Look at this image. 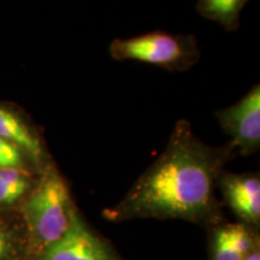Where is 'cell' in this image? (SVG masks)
I'll return each instance as SVG.
<instances>
[{"label":"cell","mask_w":260,"mask_h":260,"mask_svg":"<svg viewBox=\"0 0 260 260\" xmlns=\"http://www.w3.org/2000/svg\"><path fill=\"white\" fill-rule=\"evenodd\" d=\"M236 153L232 142L210 146L180 119L157 160L130 188L107 218L186 219L199 222L216 213L214 182L228 159Z\"/></svg>","instance_id":"6da1fadb"},{"label":"cell","mask_w":260,"mask_h":260,"mask_svg":"<svg viewBox=\"0 0 260 260\" xmlns=\"http://www.w3.org/2000/svg\"><path fill=\"white\" fill-rule=\"evenodd\" d=\"M22 203V214L39 245L46 248L69 229L76 207L71 200L64 178L52 165Z\"/></svg>","instance_id":"7a4b0ae2"},{"label":"cell","mask_w":260,"mask_h":260,"mask_svg":"<svg viewBox=\"0 0 260 260\" xmlns=\"http://www.w3.org/2000/svg\"><path fill=\"white\" fill-rule=\"evenodd\" d=\"M109 53L115 60H135L170 73L189 70L200 59L199 44L194 35L161 30L115 39L110 44Z\"/></svg>","instance_id":"3957f363"},{"label":"cell","mask_w":260,"mask_h":260,"mask_svg":"<svg viewBox=\"0 0 260 260\" xmlns=\"http://www.w3.org/2000/svg\"><path fill=\"white\" fill-rule=\"evenodd\" d=\"M224 133L236 152L242 155L255 153L260 148V86L254 84L249 92L233 105L214 112Z\"/></svg>","instance_id":"277c9868"},{"label":"cell","mask_w":260,"mask_h":260,"mask_svg":"<svg viewBox=\"0 0 260 260\" xmlns=\"http://www.w3.org/2000/svg\"><path fill=\"white\" fill-rule=\"evenodd\" d=\"M42 260H115L109 248L88 229L75 211L68 232L46 247Z\"/></svg>","instance_id":"5b68a950"},{"label":"cell","mask_w":260,"mask_h":260,"mask_svg":"<svg viewBox=\"0 0 260 260\" xmlns=\"http://www.w3.org/2000/svg\"><path fill=\"white\" fill-rule=\"evenodd\" d=\"M0 138L22 149L28 159L41 167L46 159L44 141L38 130L14 107L0 103Z\"/></svg>","instance_id":"8992f818"},{"label":"cell","mask_w":260,"mask_h":260,"mask_svg":"<svg viewBox=\"0 0 260 260\" xmlns=\"http://www.w3.org/2000/svg\"><path fill=\"white\" fill-rule=\"evenodd\" d=\"M220 188L225 201L236 216L248 223L260 219V181L255 175H223Z\"/></svg>","instance_id":"52a82bcc"},{"label":"cell","mask_w":260,"mask_h":260,"mask_svg":"<svg viewBox=\"0 0 260 260\" xmlns=\"http://www.w3.org/2000/svg\"><path fill=\"white\" fill-rule=\"evenodd\" d=\"M249 0H198L197 10L204 18L216 22L228 31L240 27L241 12Z\"/></svg>","instance_id":"ba28073f"},{"label":"cell","mask_w":260,"mask_h":260,"mask_svg":"<svg viewBox=\"0 0 260 260\" xmlns=\"http://www.w3.org/2000/svg\"><path fill=\"white\" fill-rule=\"evenodd\" d=\"M224 234H225L228 241L230 242L234 248L241 254L243 258L248 255L252 251V237L246 226L241 224H233V225H226L222 228Z\"/></svg>","instance_id":"9c48e42d"},{"label":"cell","mask_w":260,"mask_h":260,"mask_svg":"<svg viewBox=\"0 0 260 260\" xmlns=\"http://www.w3.org/2000/svg\"><path fill=\"white\" fill-rule=\"evenodd\" d=\"M27 155L17 146L0 138V169L24 168L27 169Z\"/></svg>","instance_id":"30bf717a"},{"label":"cell","mask_w":260,"mask_h":260,"mask_svg":"<svg viewBox=\"0 0 260 260\" xmlns=\"http://www.w3.org/2000/svg\"><path fill=\"white\" fill-rule=\"evenodd\" d=\"M213 260H243V256L228 241L222 228L217 230L214 236Z\"/></svg>","instance_id":"8fae6325"},{"label":"cell","mask_w":260,"mask_h":260,"mask_svg":"<svg viewBox=\"0 0 260 260\" xmlns=\"http://www.w3.org/2000/svg\"><path fill=\"white\" fill-rule=\"evenodd\" d=\"M31 189V186L12 184L0 177V206H11L24 198Z\"/></svg>","instance_id":"7c38bea8"},{"label":"cell","mask_w":260,"mask_h":260,"mask_svg":"<svg viewBox=\"0 0 260 260\" xmlns=\"http://www.w3.org/2000/svg\"><path fill=\"white\" fill-rule=\"evenodd\" d=\"M14 251L15 247L11 233L0 222V260H10Z\"/></svg>","instance_id":"4fadbf2b"},{"label":"cell","mask_w":260,"mask_h":260,"mask_svg":"<svg viewBox=\"0 0 260 260\" xmlns=\"http://www.w3.org/2000/svg\"><path fill=\"white\" fill-rule=\"evenodd\" d=\"M243 260H260V254L259 252H251L248 255H246Z\"/></svg>","instance_id":"5bb4252c"}]
</instances>
